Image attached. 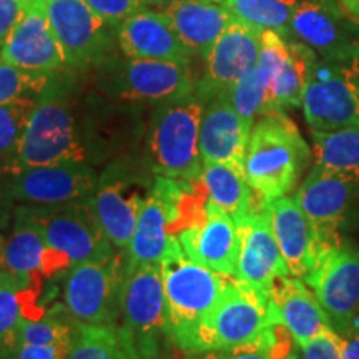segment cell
Masks as SVG:
<instances>
[{
    "mask_svg": "<svg viewBox=\"0 0 359 359\" xmlns=\"http://www.w3.org/2000/svg\"><path fill=\"white\" fill-rule=\"evenodd\" d=\"M97 167L80 161L22 168L2 177L15 205L55 206L87 201L98 182Z\"/></svg>",
    "mask_w": 359,
    "mask_h": 359,
    "instance_id": "9a60e30c",
    "label": "cell"
},
{
    "mask_svg": "<svg viewBox=\"0 0 359 359\" xmlns=\"http://www.w3.org/2000/svg\"><path fill=\"white\" fill-rule=\"evenodd\" d=\"M228 97L238 114L251 125H255L259 116L276 111L269 100L266 77L258 65L246 72L243 77L233 85Z\"/></svg>",
    "mask_w": 359,
    "mask_h": 359,
    "instance_id": "e575fe53",
    "label": "cell"
},
{
    "mask_svg": "<svg viewBox=\"0 0 359 359\" xmlns=\"http://www.w3.org/2000/svg\"><path fill=\"white\" fill-rule=\"evenodd\" d=\"M116 43L123 55L148 60L191 65L193 53L175 32L172 22L160 11L143 7L115 29Z\"/></svg>",
    "mask_w": 359,
    "mask_h": 359,
    "instance_id": "cb8c5ba5",
    "label": "cell"
},
{
    "mask_svg": "<svg viewBox=\"0 0 359 359\" xmlns=\"http://www.w3.org/2000/svg\"><path fill=\"white\" fill-rule=\"evenodd\" d=\"M167 303L168 336L183 353L191 354L201 321L212 311L233 278L193 262L173 236L160 259Z\"/></svg>",
    "mask_w": 359,
    "mask_h": 359,
    "instance_id": "7a4b0ae2",
    "label": "cell"
},
{
    "mask_svg": "<svg viewBox=\"0 0 359 359\" xmlns=\"http://www.w3.org/2000/svg\"><path fill=\"white\" fill-rule=\"evenodd\" d=\"M175 236L193 262L223 276H236L240 238L236 222L228 213L205 200L198 217L185 224Z\"/></svg>",
    "mask_w": 359,
    "mask_h": 359,
    "instance_id": "7402d4cb",
    "label": "cell"
},
{
    "mask_svg": "<svg viewBox=\"0 0 359 359\" xmlns=\"http://www.w3.org/2000/svg\"><path fill=\"white\" fill-rule=\"evenodd\" d=\"M85 83L83 72L52 74L35 98L15 172L65 161L97 167L130 155L125 150L135 132L130 114Z\"/></svg>",
    "mask_w": 359,
    "mask_h": 359,
    "instance_id": "6da1fadb",
    "label": "cell"
},
{
    "mask_svg": "<svg viewBox=\"0 0 359 359\" xmlns=\"http://www.w3.org/2000/svg\"><path fill=\"white\" fill-rule=\"evenodd\" d=\"M17 205L13 203L8 196L6 190V185H4V180L0 177V230H6L8 224L13 222V213H15Z\"/></svg>",
    "mask_w": 359,
    "mask_h": 359,
    "instance_id": "7bdbcfd3",
    "label": "cell"
},
{
    "mask_svg": "<svg viewBox=\"0 0 359 359\" xmlns=\"http://www.w3.org/2000/svg\"><path fill=\"white\" fill-rule=\"evenodd\" d=\"M298 0H223V7L235 17L258 30H273L288 39L291 17Z\"/></svg>",
    "mask_w": 359,
    "mask_h": 359,
    "instance_id": "1f68e13d",
    "label": "cell"
},
{
    "mask_svg": "<svg viewBox=\"0 0 359 359\" xmlns=\"http://www.w3.org/2000/svg\"><path fill=\"white\" fill-rule=\"evenodd\" d=\"M358 19L336 0H303L294 7L290 30L325 58L359 53Z\"/></svg>",
    "mask_w": 359,
    "mask_h": 359,
    "instance_id": "ac0fdd59",
    "label": "cell"
},
{
    "mask_svg": "<svg viewBox=\"0 0 359 359\" xmlns=\"http://www.w3.org/2000/svg\"><path fill=\"white\" fill-rule=\"evenodd\" d=\"M69 359H142L125 326H80Z\"/></svg>",
    "mask_w": 359,
    "mask_h": 359,
    "instance_id": "4dcf8cb0",
    "label": "cell"
},
{
    "mask_svg": "<svg viewBox=\"0 0 359 359\" xmlns=\"http://www.w3.org/2000/svg\"><path fill=\"white\" fill-rule=\"evenodd\" d=\"M69 268V259L53 250L39 228L15 208L12 231L4 241L2 269L35 285L42 276Z\"/></svg>",
    "mask_w": 359,
    "mask_h": 359,
    "instance_id": "484cf974",
    "label": "cell"
},
{
    "mask_svg": "<svg viewBox=\"0 0 359 359\" xmlns=\"http://www.w3.org/2000/svg\"><path fill=\"white\" fill-rule=\"evenodd\" d=\"M253 125L235 110L228 93L205 102L200 127V155L205 163H228L245 172Z\"/></svg>",
    "mask_w": 359,
    "mask_h": 359,
    "instance_id": "603a6c76",
    "label": "cell"
},
{
    "mask_svg": "<svg viewBox=\"0 0 359 359\" xmlns=\"http://www.w3.org/2000/svg\"><path fill=\"white\" fill-rule=\"evenodd\" d=\"M288 359H296V356H294V353H293V354H291V356H290Z\"/></svg>",
    "mask_w": 359,
    "mask_h": 359,
    "instance_id": "7dc6e473",
    "label": "cell"
},
{
    "mask_svg": "<svg viewBox=\"0 0 359 359\" xmlns=\"http://www.w3.org/2000/svg\"><path fill=\"white\" fill-rule=\"evenodd\" d=\"M27 0H0V47L24 12Z\"/></svg>",
    "mask_w": 359,
    "mask_h": 359,
    "instance_id": "60d3db41",
    "label": "cell"
},
{
    "mask_svg": "<svg viewBox=\"0 0 359 359\" xmlns=\"http://www.w3.org/2000/svg\"><path fill=\"white\" fill-rule=\"evenodd\" d=\"M311 130L359 128V53L314 60L303 95Z\"/></svg>",
    "mask_w": 359,
    "mask_h": 359,
    "instance_id": "30bf717a",
    "label": "cell"
},
{
    "mask_svg": "<svg viewBox=\"0 0 359 359\" xmlns=\"http://www.w3.org/2000/svg\"><path fill=\"white\" fill-rule=\"evenodd\" d=\"M160 12L168 17L175 32L193 57L201 60H206L215 43L235 19L224 7L201 0L170 4L161 7Z\"/></svg>",
    "mask_w": 359,
    "mask_h": 359,
    "instance_id": "83f0119b",
    "label": "cell"
},
{
    "mask_svg": "<svg viewBox=\"0 0 359 359\" xmlns=\"http://www.w3.org/2000/svg\"><path fill=\"white\" fill-rule=\"evenodd\" d=\"M294 200L326 253L341 245L339 226L359 200V173L314 161Z\"/></svg>",
    "mask_w": 359,
    "mask_h": 359,
    "instance_id": "7c38bea8",
    "label": "cell"
},
{
    "mask_svg": "<svg viewBox=\"0 0 359 359\" xmlns=\"http://www.w3.org/2000/svg\"><path fill=\"white\" fill-rule=\"evenodd\" d=\"M304 281L330 316L334 330L359 316L358 248L339 245L326 251Z\"/></svg>",
    "mask_w": 359,
    "mask_h": 359,
    "instance_id": "ffe728a7",
    "label": "cell"
},
{
    "mask_svg": "<svg viewBox=\"0 0 359 359\" xmlns=\"http://www.w3.org/2000/svg\"><path fill=\"white\" fill-rule=\"evenodd\" d=\"M100 19L116 29L125 19L147 7L143 0H83Z\"/></svg>",
    "mask_w": 359,
    "mask_h": 359,
    "instance_id": "f35d334b",
    "label": "cell"
},
{
    "mask_svg": "<svg viewBox=\"0 0 359 359\" xmlns=\"http://www.w3.org/2000/svg\"><path fill=\"white\" fill-rule=\"evenodd\" d=\"M127 255L74 264L64 281L65 311L79 326H111L122 316Z\"/></svg>",
    "mask_w": 359,
    "mask_h": 359,
    "instance_id": "9c48e42d",
    "label": "cell"
},
{
    "mask_svg": "<svg viewBox=\"0 0 359 359\" xmlns=\"http://www.w3.org/2000/svg\"><path fill=\"white\" fill-rule=\"evenodd\" d=\"M0 60L37 74L67 69L64 50L48 24L43 0H27L24 12L4 40Z\"/></svg>",
    "mask_w": 359,
    "mask_h": 359,
    "instance_id": "d6986e66",
    "label": "cell"
},
{
    "mask_svg": "<svg viewBox=\"0 0 359 359\" xmlns=\"http://www.w3.org/2000/svg\"><path fill=\"white\" fill-rule=\"evenodd\" d=\"M316 52L303 42L285 39L273 30H263L258 67L268 82L273 109L283 111L286 107L303 103Z\"/></svg>",
    "mask_w": 359,
    "mask_h": 359,
    "instance_id": "e0dca14e",
    "label": "cell"
},
{
    "mask_svg": "<svg viewBox=\"0 0 359 359\" xmlns=\"http://www.w3.org/2000/svg\"><path fill=\"white\" fill-rule=\"evenodd\" d=\"M195 182L156 177L150 196L143 205L137 228L127 248L128 266L140 263H160L170 240L203 210L193 205Z\"/></svg>",
    "mask_w": 359,
    "mask_h": 359,
    "instance_id": "ba28073f",
    "label": "cell"
},
{
    "mask_svg": "<svg viewBox=\"0 0 359 359\" xmlns=\"http://www.w3.org/2000/svg\"><path fill=\"white\" fill-rule=\"evenodd\" d=\"M296 348V359H343V343L334 327L323 331L306 344Z\"/></svg>",
    "mask_w": 359,
    "mask_h": 359,
    "instance_id": "74e56055",
    "label": "cell"
},
{
    "mask_svg": "<svg viewBox=\"0 0 359 359\" xmlns=\"http://www.w3.org/2000/svg\"><path fill=\"white\" fill-rule=\"evenodd\" d=\"M0 50H2V47H0Z\"/></svg>",
    "mask_w": 359,
    "mask_h": 359,
    "instance_id": "c3c4849f",
    "label": "cell"
},
{
    "mask_svg": "<svg viewBox=\"0 0 359 359\" xmlns=\"http://www.w3.org/2000/svg\"><path fill=\"white\" fill-rule=\"evenodd\" d=\"M343 4L344 8L351 13L354 19L359 20V0H339Z\"/></svg>",
    "mask_w": 359,
    "mask_h": 359,
    "instance_id": "f6af8a7d",
    "label": "cell"
},
{
    "mask_svg": "<svg viewBox=\"0 0 359 359\" xmlns=\"http://www.w3.org/2000/svg\"><path fill=\"white\" fill-rule=\"evenodd\" d=\"M155 180L143 158L132 155L118 156L98 175L90 205L116 250L127 251Z\"/></svg>",
    "mask_w": 359,
    "mask_h": 359,
    "instance_id": "8992f818",
    "label": "cell"
},
{
    "mask_svg": "<svg viewBox=\"0 0 359 359\" xmlns=\"http://www.w3.org/2000/svg\"><path fill=\"white\" fill-rule=\"evenodd\" d=\"M203 110L205 102L196 92L155 103L142 156L155 177L198 182L203 172L200 155Z\"/></svg>",
    "mask_w": 359,
    "mask_h": 359,
    "instance_id": "3957f363",
    "label": "cell"
},
{
    "mask_svg": "<svg viewBox=\"0 0 359 359\" xmlns=\"http://www.w3.org/2000/svg\"><path fill=\"white\" fill-rule=\"evenodd\" d=\"M311 156V148L285 111L263 115L250 135L246 180L263 201L280 198L294 190Z\"/></svg>",
    "mask_w": 359,
    "mask_h": 359,
    "instance_id": "277c9868",
    "label": "cell"
},
{
    "mask_svg": "<svg viewBox=\"0 0 359 359\" xmlns=\"http://www.w3.org/2000/svg\"><path fill=\"white\" fill-rule=\"evenodd\" d=\"M273 325L280 323L269 296L233 278L201 321L191 354L224 351L251 343Z\"/></svg>",
    "mask_w": 359,
    "mask_h": 359,
    "instance_id": "52a82bcc",
    "label": "cell"
},
{
    "mask_svg": "<svg viewBox=\"0 0 359 359\" xmlns=\"http://www.w3.org/2000/svg\"><path fill=\"white\" fill-rule=\"evenodd\" d=\"M236 228L240 253L235 280L269 296L278 280L291 275L273 233L268 201L238 219Z\"/></svg>",
    "mask_w": 359,
    "mask_h": 359,
    "instance_id": "2e32d148",
    "label": "cell"
},
{
    "mask_svg": "<svg viewBox=\"0 0 359 359\" xmlns=\"http://www.w3.org/2000/svg\"><path fill=\"white\" fill-rule=\"evenodd\" d=\"M175 2H187V0H143L145 6H154V7H167L170 4ZM201 2H213V4H223V0H201Z\"/></svg>",
    "mask_w": 359,
    "mask_h": 359,
    "instance_id": "ee69618b",
    "label": "cell"
},
{
    "mask_svg": "<svg viewBox=\"0 0 359 359\" xmlns=\"http://www.w3.org/2000/svg\"><path fill=\"white\" fill-rule=\"evenodd\" d=\"M271 226L290 275L306 278L325 255L306 215L294 200L285 195L268 201Z\"/></svg>",
    "mask_w": 359,
    "mask_h": 359,
    "instance_id": "d4e9b609",
    "label": "cell"
},
{
    "mask_svg": "<svg viewBox=\"0 0 359 359\" xmlns=\"http://www.w3.org/2000/svg\"><path fill=\"white\" fill-rule=\"evenodd\" d=\"M122 316L142 359H158L161 343L170 338L160 263L128 266Z\"/></svg>",
    "mask_w": 359,
    "mask_h": 359,
    "instance_id": "5bb4252c",
    "label": "cell"
},
{
    "mask_svg": "<svg viewBox=\"0 0 359 359\" xmlns=\"http://www.w3.org/2000/svg\"><path fill=\"white\" fill-rule=\"evenodd\" d=\"M314 161L359 173V128L311 130Z\"/></svg>",
    "mask_w": 359,
    "mask_h": 359,
    "instance_id": "836d02e7",
    "label": "cell"
},
{
    "mask_svg": "<svg viewBox=\"0 0 359 359\" xmlns=\"http://www.w3.org/2000/svg\"><path fill=\"white\" fill-rule=\"evenodd\" d=\"M200 183L206 195V203L217 206L238 222L253 212V188L243 170L228 163H205Z\"/></svg>",
    "mask_w": 359,
    "mask_h": 359,
    "instance_id": "f546056e",
    "label": "cell"
},
{
    "mask_svg": "<svg viewBox=\"0 0 359 359\" xmlns=\"http://www.w3.org/2000/svg\"><path fill=\"white\" fill-rule=\"evenodd\" d=\"M17 212L39 228L47 243L69 259L70 266L107 258L116 251L90 200L55 206L17 205Z\"/></svg>",
    "mask_w": 359,
    "mask_h": 359,
    "instance_id": "8fae6325",
    "label": "cell"
},
{
    "mask_svg": "<svg viewBox=\"0 0 359 359\" xmlns=\"http://www.w3.org/2000/svg\"><path fill=\"white\" fill-rule=\"evenodd\" d=\"M43 7L52 32L64 50L67 69L85 74L115 53V29L83 0H43Z\"/></svg>",
    "mask_w": 359,
    "mask_h": 359,
    "instance_id": "4fadbf2b",
    "label": "cell"
},
{
    "mask_svg": "<svg viewBox=\"0 0 359 359\" xmlns=\"http://www.w3.org/2000/svg\"><path fill=\"white\" fill-rule=\"evenodd\" d=\"M32 283L0 269V359H13L27 318L35 316Z\"/></svg>",
    "mask_w": 359,
    "mask_h": 359,
    "instance_id": "f1b7e54d",
    "label": "cell"
},
{
    "mask_svg": "<svg viewBox=\"0 0 359 359\" xmlns=\"http://www.w3.org/2000/svg\"><path fill=\"white\" fill-rule=\"evenodd\" d=\"M4 241H6V238H4L2 231H0V269H2V253H4Z\"/></svg>",
    "mask_w": 359,
    "mask_h": 359,
    "instance_id": "bcb514c9",
    "label": "cell"
},
{
    "mask_svg": "<svg viewBox=\"0 0 359 359\" xmlns=\"http://www.w3.org/2000/svg\"><path fill=\"white\" fill-rule=\"evenodd\" d=\"M35 98L25 97L0 105V177L15 172Z\"/></svg>",
    "mask_w": 359,
    "mask_h": 359,
    "instance_id": "d6a6232c",
    "label": "cell"
},
{
    "mask_svg": "<svg viewBox=\"0 0 359 359\" xmlns=\"http://www.w3.org/2000/svg\"><path fill=\"white\" fill-rule=\"evenodd\" d=\"M276 320L288 331L296 346H303L323 331L331 321L303 278L285 276L278 280L269 293Z\"/></svg>",
    "mask_w": 359,
    "mask_h": 359,
    "instance_id": "4316f807",
    "label": "cell"
},
{
    "mask_svg": "<svg viewBox=\"0 0 359 359\" xmlns=\"http://www.w3.org/2000/svg\"><path fill=\"white\" fill-rule=\"evenodd\" d=\"M281 325H273L251 343L218 351L219 356L217 359H288L293 354V349H291L293 338L291 336L283 338V334L278 331Z\"/></svg>",
    "mask_w": 359,
    "mask_h": 359,
    "instance_id": "d590c367",
    "label": "cell"
},
{
    "mask_svg": "<svg viewBox=\"0 0 359 359\" xmlns=\"http://www.w3.org/2000/svg\"><path fill=\"white\" fill-rule=\"evenodd\" d=\"M52 74L22 70L0 60V105L25 97H37Z\"/></svg>",
    "mask_w": 359,
    "mask_h": 359,
    "instance_id": "8d00e7d4",
    "label": "cell"
},
{
    "mask_svg": "<svg viewBox=\"0 0 359 359\" xmlns=\"http://www.w3.org/2000/svg\"><path fill=\"white\" fill-rule=\"evenodd\" d=\"M75 343H77V341H72V343L48 344V346L22 343L19 349H17L13 359H69Z\"/></svg>",
    "mask_w": 359,
    "mask_h": 359,
    "instance_id": "ab89813d",
    "label": "cell"
},
{
    "mask_svg": "<svg viewBox=\"0 0 359 359\" xmlns=\"http://www.w3.org/2000/svg\"><path fill=\"white\" fill-rule=\"evenodd\" d=\"M334 331L341 336L343 359H359V316Z\"/></svg>",
    "mask_w": 359,
    "mask_h": 359,
    "instance_id": "b9f144b4",
    "label": "cell"
},
{
    "mask_svg": "<svg viewBox=\"0 0 359 359\" xmlns=\"http://www.w3.org/2000/svg\"><path fill=\"white\" fill-rule=\"evenodd\" d=\"M262 34V30L233 19L205 60V72L195 87L201 100L228 93L246 72L258 64Z\"/></svg>",
    "mask_w": 359,
    "mask_h": 359,
    "instance_id": "44dd1931",
    "label": "cell"
},
{
    "mask_svg": "<svg viewBox=\"0 0 359 359\" xmlns=\"http://www.w3.org/2000/svg\"><path fill=\"white\" fill-rule=\"evenodd\" d=\"M93 87L111 100L158 103L195 92L191 65L111 53L92 69Z\"/></svg>",
    "mask_w": 359,
    "mask_h": 359,
    "instance_id": "5b68a950",
    "label": "cell"
}]
</instances>
